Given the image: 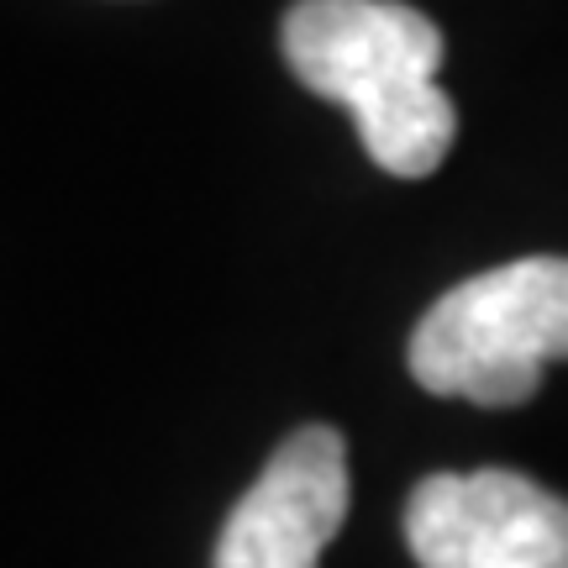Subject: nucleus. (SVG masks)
<instances>
[{
    "label": "nucleus",
    "mask_w": 568,
    "mask_h": 568,
    "mask_svg": "<svg viewBox=\"0 0 568 568\" xmlns=\"http://www.w3.org/2000/svg\"><path fill=\"white\" fill-rule=\"evenodd\" d=\"M290 74L358 122L385 174L426 180L458 138V111L437 84L447 42L406 0H295L280 27Z\"/></svg>",
    "instance_id": "1"
},
{
    "label": "nucleus",
    "mask_w": 568,
    "mask_h": 568,
    "mask_svg": "<svg viewBox=\"0 0 568 568\" xmlns=\"http://www.w3.org/2000/svg\"><path fill=\"white\" fill-rule=\"evenodd\" d=\"M558 358H568V258L485 268L426 305L410 332V379L474 406L531 400Z\"/></svg>",
    "instance_id": "2"
},
{
    "label": "nucleus",
    "mask_w": 568,
    "mask_h": 568,
    "mask_svg": "<svg viewBox=\"0 0 568 568\" xmlns=\"http://www.w3.org/2000/svg\"><path fill=\"white\" fill-rule=\"evenodd\" d=\"M406 542L422 568H568V500L510 468L426 474Z\"/></svg>",
    "instance_id": "3"
},
{
    "label": "nucleus",
    "mask_w": 568,
    "mask_h": 568,
    "mask_svg": "<svg viewBox=\"0 0 568 568\" xmlns=\"http://www.w3.org/2000/svg\"><path fill=\"white\" fill-rule=\"evenodd\" d=\"M347 521V443L332 426L290 432L232 506L211 568H316Z\"/></svg>",
    "instance_id": "4"
}]
</instances>
